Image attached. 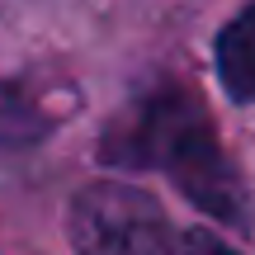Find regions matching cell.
<instances>
[{
	"instance_id": "6da1fadb",
	"label": "cell",
	"mask_w": 255,
	"mask_h": 255,
	"mask_svg": "<svg viewBox=\"0 0 255 255\" xmlns=\"http://www.w3.org/2000/svg\"><path fill=\"white\" fill-rule=\"evenodd\" d=\"M100 156L109 165H123V170H165L175 189L208 218L227 222L232 232L255 227L246 180L227 161L218 132H213V119L184 85L142 90L109 123Z\"/></svg>"
},
{
	"instance_id": "7a4b0ae2",
	"label": "cell",
	"mask_w": 255,
	"mask_h": 255,
	"mask_svg": "<svg viewBox=\"0 0 255 255\" xmlns=\"http://www.w3.org/2000/svg\"><path fill=\"white\" fill-rule=\"evenodd\" d=\"M66 237L76 255H161L170 241V222L146 189L95 180L71 199Z\"/></svg>"
},
{
	"instance_id": "3957f363",
	"label": "cell",
	"mask_w": 255,
	"mask_h": 255,
	"mask_svg": "<svg viewBox=\"0 0 255 255\" xmlns=\"http://www.w3.org/2000/svg\"><path fill=\"white\" fill-rule=\"evenodd\" d=\"M218 81L227 100H255V5H246L227 28L218 33Z\"/></svg>"
},
{
	"instance_id": "277c9868",
	"label": "cell",
	"mask_w": 255,
	"mask_h": 255,
	"mask_svg": "<svg viewBox=\"0 0 255 255\" xmlns=\"http://www.w3.org/2000/svg\"><path fill=\"white\" fill-rule=\"evenodd\" d=\"M47 137V114L19 85L0 81V151H19Z\"/></svg>"
},
{
	"instance_id": "5b68a950",
	"label": "cell",
	"mask_w": 255,
	"mask_h": 255,
	"mask_svg": "<svg viewBox=\"0 0 255 255\" xmlns=\"http://www.w3.org/2000/svg\"><path fill=\"white\" fill-rule=\"evenodd\" d=\"M161 255H241L232 241L213 237L208 227H189V232H170V241L161 246Z\"/></svg>"
}]
</instances>
